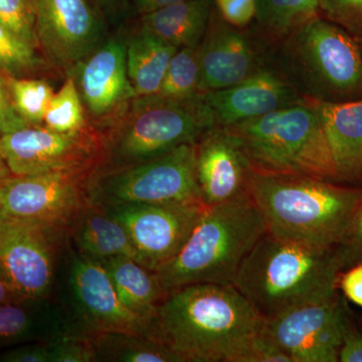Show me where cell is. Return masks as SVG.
I'll use <instances>...</instances> for the list:
<instances>
[{"mask_svg": "<svg viewBox=\"0 0 362 362\" xmlns=\"http://www.w3.org/2000/svg\"><path fill=\"white\" fill-rule=\"evenodd\" d=\"M320 16L346 30L362 35V0H318Z\"/></svg>", "mask_w": 362, "mask_h": 362, "instance_id": "cell-33", "label": "cell"}, {"mask_svg": "<svg viewBox=\"0 0 362 362\" xmlns=\"http://www.w3.org/2000/svg\"><path fill=\"white\" fill-rule=\"evenodd\" d=\"M90 118L112 125L135 98L129 82L126 44L110 39L70 71Z\"/></svg>", "mask_w": 362, "mask_h": 362, "instance_id": "cell-17", "label": "cell"}, {"mask_svg": "<svg viewBox=\"0 0 362 362\" xmlns=\"http://www.w3.org/2000/svg\"><path fill=\"white\" fill-rule=\"evenodd\" d=\"M270 61L307 100L362 99V52L356 37L319 16L268 49Z\"/></svg>", "mask_w": 362, "mask_h": 362, "instance_id": "cell-5", "label": "cell"}, {"mask_svg": "<svg viewBox=\"0 0 362 362\" xmlns=\"http://www.w3.org/2000/svg\"><path fill=\"white\" fill-rule=\"evenodd\" d=\"M338 361L362 362V326L357 322L347 303L343 316L342 343Z\"/></svg>", "mask_w": 362, "mask_h": 362, "instance_id": "cell-36", "label": "cell"}, {"mask_svg": "<svg viewBox=\"0 0 362 362\" xmlns=\"http://www.w3.org/2000/svg\"><path fill=\"white\" fill-rule=\"evenodd\" d=\"M182 1H185V0H135V4L137 11L140 13L144 14Z\"/></svg>", "mask_w": 362, "mask_h": 362, "instance_id": "cell-43", "label": "cell"}, {"mask_svg": "<svg viewBox=\"0 0 362 362\" xmlns=\"http://www.w3.org/2000/svg\"><path fill=\"white\" fill-rule=\"evenodd\" d=\"M357 42H358L359 47H361V52H362V35H359V37H356Z\"/></svg>", "mask_w": 362, "mask_h": 362, "instance_id": "cell-46", "label": "cell"}, {"mask_svg": "<svg viewBox=\"0 0 362 362\" xmlns=\"http://www.w3.org/2000/svg\"><path fill=\"white\" fill-rule=\"evenodd\" d=\"M0 23L35 51L40 49L33 0H0Z\"/></svg>", "mask_w": 362, "mask_h": 362, "instance_id": "cell-32", "label": "cell"}, {"mask_svg": "<svg viewBox=\"0 0 362 362\" xmlns=\"http://www.w3.org/2000/svg\"><path fill=\"white\" fill-rule=\"evenodd\" d=\"M268 232L251 195L206 206L180 251L156 271L164 293L199 283L233 285L240 265Z\"/></svg>", "mask_w": 362, "mask_h": 362, "instance_id": "cell-4", "label": "cell"}, {"mask_svg": "<svg viewBox=\"0 0 362 362\" xmlns=\"http://www.w3.org/2000/svg\"><path fill=\"white\" fill-rule=\"evenodd\" d=\"M216 126L202 95L188 101L158 95L135 97L110 126L107 156L113 169L160 156L180 145L195 143Z\"/></svg>", "mask_w": 362, "mask_h": 362, "instance_id": "cell-7", "label": "cell"}, {"mask_svg": "<svg viewBox=\"0 0 362 362\" xmlns=\"http://www.w3.org/2000/svg\"><path fill=\"white\" fill-rule=\"evenodd\" d=\"M14 108L30 125H42L54 92L47 81L4 75Z\"/></svg>", "mask_w": 362, "mask_h": 362, "instance_id": "cell-30", "label": "cell"}, {"mask_svg": "<svg viewBox=\"0 0 362 362\" xmlns=\"http://www.w3.org/2000/svg\"><path fill=\"white\" fill-rule=\"evenodd\" d=\"M25 297L11 282L6 272L0 266V304L11 303V302L20 301Z\"/></svg>", "mask_w": 362, "mask_h": 362, "instance_id": "cell-42", "label": "cell"}, {"mask_svg": "<svg viewBox=\"0 0 362 362\" xmlns=\"http://www.w3.org/2000/svg\"><path fill=\"white\" fill-rule=\"evenodd\" d=\"M105 206L127 230L138 263L153 272L180 251L206 207L177 202Z\"/></svg>", "mask_w": 362, "mask_h": 362, "instance_id": "cell-11", "label": "cell"}, {"mask_svg": "<svg viewBox=\"0 0 362 362\" xmlns=\"http://www.w3.org/2000/svg\"><path fill=\"white\" fill-rule=\"evenodd\" d=\"M63 226L0 214V266L28 298H49Z\"/></svg>", "mask_w": 362, "mask_h": 362, "instance_id": "cell-10", "label": "cell"}, {"mask_svg": "<svg viewBox=\"0 0 362 362\" xmlns=\"http://www.w3.org/2000/svg\"><path fill=\"white\" fill-rule=\"evenodd\" d=\"M45 61L70 73L104 42L103 26L90 0H33Z\"/></svg>", "mask_w": 362, "mask_h": 362, "instance_id": "cell-14", "label": "cell"}, {"mask_svg": "<svg viewBox=\"0 0 362 362\" xmlns=\"http://www.w3.org/2000/svg\"><path fill=\"white\" fill-rule=\"evenodd\" d=\"M28 126L30 124L14 108L6 77L0 71V135L7 134Z\"/></svg>", "mask_w": 362, "mask_h": 362, "instance_id": "cell-39", "label": "cell"}, {"mask_svg": "<svg viewBox=\"0 0 362 362\" xmlns=\"http://www.w3.org/2000/svg\"><path fill=\"white\" fill-rule=\"evenodd\" d=\"M45 66L37 51L0 23V71L13 78H35Z\"/></svg>", "mask_w": 362, "mask_h": 362, "instance_id": "cell-31", "label": "cell"}, {"mask_svg": "<svg viewBox=\"0 0 362 362\" xmlns=\"http://www.w3.org/2000/svg\"><path fill=\"white\" fill-rule=\"evenodd\" d=\"M334 247L342 271L362 263V195L341 240Z\"/></svg>", "mask_w": 362, "mask_h": 362, "instance_id": "cell-35", "label": "cell"}, {"mask_svg": "<svg viewBox=\"0 0 362 362\" xmlns=\"http://www.w3.org/2000/svg\"><path fill=\"white\" fill-rule=\"evenodd\" d=\"M214 7V0H185L142 14L140 28L176 49L199 47Z\"/></svg>", "mask_w": 362, "mask_h": 362, "instance_id": "cell-23", "label": "cell"}, {"mask_svg": "<svg viewBox=\"0 0 362 362\" xmlns=\"http://www.w3.org/2000/svg\"><path fill=\"white\" fill-rule=\"evenodd\" d=\"M250 195L272 235L313 246L334 247L361 199L362 187L309 176L254 171Z\"/></svg>", "mask_w": 362, "mask_h": 362, "instance_id": "cell-3", "label": "cell"}, {"mask_svg": "<svg viewBox=\"0 0 362 362\" xmlns=\"http://www.w3.org/2000/svg\"><path fill=\"white\" fill-rule=\"evenodd\" d=\"M66 334H74L69 317L47 298L0 304V349L51 341Z\"/></svg>", "mask_w": 362, "mask_h": 362, "instance_id": "cell-21", "label": "cell"}, {"mask_svg": "<svg viewBox=\"0 0 362 362\" xmlns=\"http://www.w3.org/2000/svg\"><path fill=\"white\" fill-rule=\"evenodd\" d=\"M195 173L204 204L213 206L249 195L254 169L237 138L216 125L195 142Z\"/></svg>", "mask_w": 362, "mask_h": 362, "instance_id": "cell-18", "label": "cell"}, {"mask_svg": "<svg viewBox=\"0 0 362 362\" xmlns=\"http://www.w3.org/2000/svg\"><path fill=\"white\" fill-rule=\"evenodd\" d=\"M99 139L93 130L61 133L30 125L0 135V156L14 176L85 173L96 157Z\"/></svg>", "mask_w": 362, "mask_h": 362, "instance_id": "cell-12", "label": "cell"}, {"mask_svg": "<svg viewBox=\"0 0 362 362\" xmlns=\"http://www.w3.org/2000/svg\"><path fill=\"white\" fill-rule=\"evenodd\" d=\"M256 18L247 30L268 49L320 16L318 0H256Z\"/></svg>", "mask_w": 362, "mask_h": 362, "instance_id": "cell-26", "label": "cell"}, {"mask_svg": "<svg viewBox=\"0 0 362 362\" xmlns=\"http://www.w3.org/2000/svg\"><path fill=\"white\" fill-rule=\"evenodd\" d=\"M264 320L235 286L199 283L168 292L147 335L181 362H242Z\"/></svg>", "mask_w": 362, "mask_h": 362, "instance_id": "cell-1", "label": "cell"}, {"mask_svg": "<svg viewBox=\"0 0 362 362\" xmlns=\"http://www.w3.org/2000/svg\"><path fill=\"white\" fill-rule=\"evenodd\" d=\"M338 288L347 300L362 307V263L342 272Z\"/></svg>", "mask_w": 362, "mask_h": 362, "instance_id": "cell-41", "label": "cell"}, {"mask_svg": "<svg viewBox=\"0 0 362 362\" xmlns=\"http://www.w3.org/2000/svg\"><path fill=\"white\" fill-rule=\"evenodd\" d=\"M226 128L256 173L337 182L322 124L310 100Z\"/></svg>", "mask_w": 362, "mask_h": 362, "instance_id": "cell-6", "label": "cell"}, {"mask_svg": "<svg viewBox=\"0 0 362 362\" xmlns=\"http://www.w3.org/2000/svg\"><path fill=\"white\" fill-rule=\"evenodd\" d=\"M66 287L74 334L93 338L113 332L148 333L150 323L124 306L101 262L80 252L71 255Z\"/></svg>", "mask_w": 362, "mask_h": 362, "instance_id": "cell-9", "label": "cell"}, {"mask_svg": "<svg viewBox=\"0 0 362 362\" xmlns=\"http://www.w3.org/2000/svg\"><path fill=\"white\" fill-rule=\"evenodd\" d=\"M42 125L61 133L80 132L89 128L84 104L71 76L66 78L61 89L52 96Z\"/></svg>", "mask_w": 362, "mask_h": 362, "instance_id": "cell-29", "label": "cell"}, {"mask_svg": "<svg viewBox=\"0 0 362 362\" xmlns=\"http://www.w3.org/2000/svg\"><path fill=\"white\" fill-rule=\"evenodd\" d=\"M13 176V173H11V169L7 166L4 157L0 156V188L4 187L7 180H11Z\"/></svg>", "mask_w": 362, "mask_h": 362, "instance_id": "cell-44", "label": "cell"}, {"mask_svg": "<svg viewBox=\"0 0 362 362\" xmlns=\"http://www.w3.org/2000/svg\"><path fill=\"white\" fill-rule=\"evenodd\" d=\"M346 300L333 299L297 307L265 319L262 334L292 362H337L342 343Z\"/></svg>", "mask_w": 362, "mask_h": 362, "instance_id": "cell-13", "label": "cell"}, {"mask_svg": "<svg viewBox=\"0 0 362 362\" xmlns=\"http://www.w3.org/2000/svg\"><path fill=\"white\" fill-rule=\"evenodd\" d=\"M335 247L267 232L240 265L233 285L264 319L333 299L342 273Z\"/></svg>", "mask_w": 362, "mask_h": 362, "instance_id": "cell-2", "label": "cell"}, {"mask_svg": "<svg viewBox=\"0 0 362 362\" xmlns=\"http://www.w3.org/2000/svg\"><path fill=\"white\" fill-rule=\"evenodd\" d=\"M201 90L225 89L270 63L268 47L249 30L235 28L213 9L199 45Z\"/></svg>", "mask_w": 362, "mask_h": 362, "instance_id": "cell-16", "label": "cell"}, {"mask_svg": "<svg viewBox=\"0 0 362 362\" xmlns=\"http://www.w3.org/2000/svg\"><path fill=\"white\" fill-rule=\"evenodd\" d=\"M214 4L223 20L242 30L249 28L256 18V0H214Z\"/></svg>", "mask_w": 362, "mask_h": 362, "instance_id": "cell-37", "label": "cell"}, {"mask_svg": "<svg viewBox=\"0 0 362 362\" xmlns=\"http://www.w3.org/2000/svg\"><path fill=\"white\" fill-rule=\"evenodd\" d=\"M51 362L96 361L92 338L78 334H66L49 341Z\"/></svg>", "mask_w": 362, "mask_h": 362, "instance_id": "cell-34", "label": "cell"}, {"mask_svg": "<svg viewBox=\"0 0 362 362\" xmlns=\"http://www.w3.org/2000/svg\"><path fill=\"white\" fill-rule=\"evenodd\" d=\"M310 101L322 124L337 182L362 187V99L344 103Z\"/></svg>", "mask_w": 362, "mask_h": 362, "instance_id": "cell-20", "label": "cell"}, {"mask_svg": "<svg viewBox=\"0 0 362 362\" xmlns=\"http://www.w3.org/2000/svg\"><path fill=\"white\" fill-rule=\"evenodd\" d=\"M1 362H51L49 341L26 343L0 354Z\"/></svg>", "mask_w": 362, "mask_h": 362, "instance_id": "cell-40", "label": "cell"}, {"mask_svg": "<svg viewBox=\"0 0 362 362\" xmlns=\"http://www.w3.org/2000/svg\"><path fill=\"white\" fill-rule=\"evenodd\" d=\"M83 173L13 175L0 188V214L68 228L88 201L81 185Z\"/></svg>", "mask_w": 362, "mask_h": 362, "instance_id": "cell-15", "label": "cell"}, {"mask_svg": "<svg viewBox=\"0 0 362 362\" xmlns=\"http://www.w3.org/2000/svg\"><path fill=\"white\" fill-rule=\"evenodd\" d=\"M178 49L140 28L126 44L128 78L135 97L156 95Z\"/></svg>", "mask_w": 362, "mask_h": 362, "instance_id": "cell-25", "label": "cell"}, {"mask_svg": "<svg viewBox=\"0 0 362 362\" xmlns=\"http://www.w3.org/2000/svg\"><path fill=\"white\" fill-rule=\"evenodd\" d=\"M242 362H292L289 356L259 332L243 356Z\"/></svg>", "mask_w": 362, "mask_h": 362, "instance_id": "cell-38", "label": "cell"}, {"mask_svg": "<svg viewBox=\"0 0 362 362\" xmlns=\"http://www.w3.org/2000/svg\"><path fill=\"white\" fill-rule=\"evenodd\" d=\"M78 252L88 258L104 262L114 257H129L138 262V255L127 230L103 204L86 202L69 226Z\"/></svg>", "mask_w": 362, "mask_h": 362, "instance_id": "cell-22", "label": "cell"}, {"mask_svg": "<svg viewBox=\"0 0 362 362\" xmlns=\"http://www.w3.org/2000/svg\"><path fill=\"white\" fill-rule=\"evenodd\" d=\"M202 94L199 47H181L173 54L156 95L176 101H188Z\"/></svg>", "mask_w": 362, "mask_h": 362, "instance_id": "cell-28", "label": "cell"}, {"mask_svg": "<svg viewBox=\"0 0 362 362\" xmlns=\"http://www.w3.org/2000/svg\"><path fill=\"white\" fill-rule=\"evenodd\" d=\"M101 263L124 306L151 323L166 295L156 272L129 257H114Z\"/></svg>", "mask_w": 362, "mask_h": 362, "instance_id": "cell-24", "label": "cell"}, {"mask_svg": "<svg viewBox=\"0 0 362 362\" xmlns=\"http://www.w3.org/2000/svg\"><path fill=\"white\" fill-rule=\"evenodd\" d=\"M216 126L233 125L266 115L305 99L272 62L238 84L202 93Z\"/></svg>", "mask_w": 362, "mask_h": 362, "instance_id": "cell-19", "label": "cell"}, {"mask_svg": "<svg viewBox=\"0 0 362 362\" xmlns=\"http://www.w3.org/2000/svg\"><path fill=\"white\" fill-rule=\"evenodd\" d=\"M88 199L104 206L204 204L195 173V143L180 145L142 163L109 171L98 178Z\"/></svg>", "mask_w": 362, "mask_h": 362, "instance_id": "cell-8", "label": "cell"}, {"mask_svg": "<svg viewBox=\"0 0 362 362\" xmlns=\"http://www.w3.org/2000/svg\"><path fill=\"white\" fill-rule=\"evenodd\" d=\"M96 361L181 362L165 345L136 333L113 332L93 337Z\"/></svg>", "mask_w": 362, "mask_h": 362, "instance_id": "cell-27", "label": "cell"}, {"mask_svg": "<svg viewBox=\"0 0 362 362\" xmlns=\"http://www.w3.org/2000/svg\"><path fill=\"white\" fill-rule=\"evenodd\" d=\"M92 1L97 2V4H102V6H108V4H113L115 0H92Z\"/></svg>", "mask_w": 362, "mask_h": 362, "instance_id": "cell-45", "label": "cell"}]
</instances>
